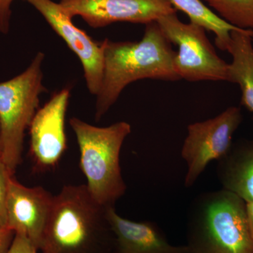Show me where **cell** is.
<instances>
[{
	"label": "cell",
	"mask_w": 253,
	"mask_h": 253,
	"mask_svg": "<svg viewBox=\"0 0 253 253\" xmlns=\"http://www.w3.org/2000/svg\"><path fill=\"white\" fill-rule=\"evenodd\" d=\"M14 236V231L0 226V253H8Z\"/></svg>",
	"instance_id": "obj_20"
},
{
	"label": "cell",
	"mask_w": 253,
	"mask_h": 253,
	"mask_svg": "<svg viewBox=\"0 0 253 253\" xmlns=\"http://www.w3.org/2000/svg\"><path fill=\"white\" fill-rule=\"evenodd\" d=\"M15 0H0V33L6 35L11 28L12 9L11 6Z\"/></svg>",
	"instance_id": "obj_19"
},
{
	"label": "cell",
	"mask_w": 253,
	"mask_h": 253,
	"mask_svg": "<svg viewBox=\"0 0 253 253\" xmlns=\"http://www.w3.org/2000/svg\"><path fill=\"white\" fill-rule=\"evenodd\" d=\"M243 121L241 109L231 106L215 117L190 124L181 156L187 165L184 186L192 187L208 165L224 157Z\"/></svg>",
	"instance_id": "obj_7"
},
{
	"label": "cell",
	"mask_w": 253,
	"mask_h": 253,
	"mask_svg": "<svg viewBox=\"0 0 253 253\" xmlns=\"http://www.w3.org/2000/svg\"><path fill=\"white\" fill-rule=\"evenodd\" d=\"M247 214L250 229H251L253 239V201L247 203Z\"/></svg>",
	"instance_id": "obj_21"
},
{
	"label": "cell",
	"mask_w": 253,
	"mask_h": 253,
	"mask_svg": "<svg viewBox=\"0 0 253 253\" xmlns=\"http://www.w3.org/2000/svg\"><path fill=\"white\" fill-rule=\"evenodd\" d=\"M107 208L92 197L86 184L66 185L54 196L43 234L41 253H113L114 233Z\"/></svg>",
	"instance_id": "obj_2"
},
{
	"label": "cell",
	"mask_w": 253,
	"mask_h": 253,
	"mask_svg": "<svg viewBox=\"0 0 253 253\" xmlns=\"http://www.w3.org/2000/svg\"><path fill=\"white\" fill-rule=\"evenodd\" d=\"M11 175L6 165L0 158V226L6 228V199L8 186Z\"/></svg>",
	"instance_id": "obj_17"
},
{
	"label": "cell",
	"mask_w": 253,
	"mask_h": 253,
	"mask_svg": "<svg viewBox=\"0 0 253 253\" xmlns=\"http://www.w3.org/2000/svg\"><path fill=\"white\" fill-rule=\"evenodd\" d=\"M54 196L42 186L28 187L10 177L6 199V228L26 236L40 250Z\"/></svg>",
	"instance_id": "obj_11"
},
{
	"label": "cell",
	"mask_w": 253,
	"mask_h": 253,
	"mask_svg": "<svg viewBox=\"0 0 253 253\" xmlns=\"http://www.w3.org/2000/svg\"><path fill=\"white\" fill-rule=\"evenodd\" d=\"M107 217L116 239L113 253H189L186 245L169 243L153 221H134L121 217L115 206L107 208Z\"/></svg>",
	"instance_id": "obj_12"
},
{
	"label": "cell",
	"mask_w": 253,
	"mask_h": 253,
	"mask_svg": "<svg viewBox=\"0 0 253 253\" xmlns=\"http://www.w3.org/2000/svg\"><path fill=\"white\" fill-rule=\"evenodd\" d=\"M0 157H1V154H0Z\"/></svg>",
	"instance_id": "obj_22"
},
{
	"label": "cell",
	"mask_w": 253,
	"mask_h": 253,
	"mask_svg": "<svg viewBox=\"0 0 253 253\" xmlns=\"http://www.w3.org/2000/svg\"><path fill=\"white\" fill-rule=\"evenodd\" d=\"M156 22L168 41L178 46L174 65L180 79L229 82V63L218 56L203 26L191 21L183 23L176 12Z\"/></svg>",
	"instance_id": "obj_6"
},
{
	"label": "cell",
	"mask_w": 253,
	"mask_h": 253,
	"mask_svg": "<svg viewBox=\"0 0 253 253\" xmlns=\"http://www.w3.org/2000/svg\"><path fill=\"white\" fill-rule=\"evenodd\" d=\"M104 76L95 104V120L101 121L133 82L144 79L180 80L174 68L176 51L156 21L146 24L139 42H113L106 38Z\"/></svg>",
	"instance_id": "obj_1"
},
{
	"label": "cell",
	"mask_w": 253,
	"mask_h": 253,
	"mask_svg": "<svg viewBox=\"0 0 253 253\" xmlns=\"http://www.w3.org/2000/svg\"><path fill=\"white\" fill-rule=\"evenodd\" d=\"M44 58L38 51L24 71L0 83V158L12 176L22 163L26 129L39 109L41 95L47 91L43 84Z\"/></svg>",
	"instance_id": "obj_5"
},
{
	"label": "cell",
	"mask_w": 253,
	"mask_h": 253,
	"mask_svg": "<svg viewBox=\"0 0 253 253\" xmlns=\"http://www.w3.org/2000/svg\"><path fill=\"white\" fill-rule=\"evenodd\" d=\"M217 175L223 189L246 203L253 201V140L232 144L227 154L217 161Z\"/></svg>",
	"instance_id": "obj_13"
},
{
	"label": "cell",
	"mask_w": 253,
	"mask_h": 253,
	"mask_svg": "<svg viewBox=\"0 0 253 253\" xmlns=\"http://www.w3.org/2000/svg\"><path fill=\"white\" fill-rule=\"evenodd\" d=\"M70 97L69 88L56 91L32 120L30 154L38 171L54 168L67 149L65 121Z\"/></svg>",
	"instance_id": "obj_8"
},
{
	"label": "cell",
	"mask_w": 253,
	"mask_h": 253,
	"mask_svg": "<svg viewBox=\"0 0 253 253\" xmlns=\"http://www.w3.org/2000/svg\"><path fill=\"white\" fill-rule=\"evenodd\" d=\"M38 251L39 250L26 236L15 234L12 244L7 253H38Z\"/></svg>",
	"instance_id": "obj_18"
},
{
	"label": "cell",
	"mask_w": 253,
	"mask_h": 253,
	"mask_svg": "<svg viewBox=\"0 0 253 253\" xmlns=\"http://www.w3.org/2000/svg\"><path fill=\"white\" fill-rule=\"evenodd\" d=\"M71 18L81 16L90 27H106L112 23L147 24L176 12L169 0H60Z\"/></svg>",
	"instance_id": "obj_10"
},
{
	"label": "cell",
	"mask_w": 253,
	"mask_h": 253,
	"mask_svg": "<svg viewBox=\"0 0 253 253\" xmlns=\"http://www.w3.org/2000/svg\"><path fill=\"white\" fill-rule=\"evenodd\" d=\"M226 51L232 56L229 82L239 84L241 104L253 116V30L237 28L230 33Z\"/></svg>",
	"instance_id": "obj_14"
},
{
	"label": "cell",
	"mask_w": 253,
	"mask_h": 253,
	"mask_svg": "<svg viewBox=\"0 0 253 253\" xmlns=\"http://www.w3.org/2000/svg\"><path fill=\"white\" fill-rule=\"evenodd\" d=\"M35 8L53 31L64 41L78 56L84 73L86 87L91 94H98L104 76V47L85 31L73 23L61 4L53 0H23Z\"/></svg>",
	"instance_id": "obj_9"
},
{
	"label": "cell",
	"mask_w": 253,
	"mask_h": 253,
	"mask_svg": "<svg viewBox=\"0 0 253 253\" xmlns=\"http://www.w3.org/2000/svg\"><path fill=\"white\" fill-rule=\"evenodd\" d=\"M189 253H253L247 203L228 190L196 196L188 212Z\"/></svg>",
	"instance_id": "obj_3"
},
{
	"label": "cell",
	"mask_w": 253,
	"mask_h": 253,
	"mask_svg": "<svg viewBox=\"0 0 253 253\" xmlns=\"http://www.w3.org/2000/svg\"><path fill=\"white\" fill-rule=\"evenodd\" d=\"M226 22L244 30H253V0H204Z\"/></svg>",
	"instance_id": "obj_16"
},
{
	"label": "cell",
	"mask_w": 253,
	"mask_h": 253,
	"mask_svg": "<svg viewBox=\"0 0 253 253\" xmlns=\"http://www.w3.org/2000/svg\"><path fill=\"white\" fill-rule=\"evenodd\" d=\"M80 150V168L92 197L105 207L115 206L126 190L120 164L123 143L130 134L129 123L108 126L89 124L76 117L69 120Z\"/></svg>",
	"instance_id": "obj_4"
},
{
	"label": "cell",
	"mask_w": 253,
	"mask_h": 253,
	"mask_svg": "<svg viewBox=\"0 0 253 253\" xmlns=\"http://www.w3.org/2000/svg\"><path fill=\"white\" fill-rule=\"evenodd\" d=\"M176 10H180L189 16L191 22L197 23L215 34V44L221 51H226L230 33L237 29L219 17L205 4L204 0H169Z\"/></svg>",
	"instance_id": "obj_15"
}]
</instances>
